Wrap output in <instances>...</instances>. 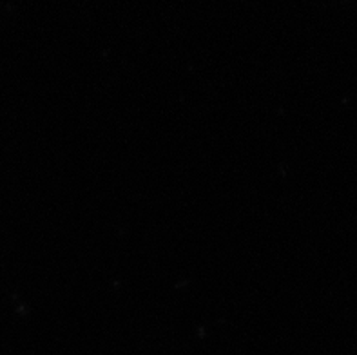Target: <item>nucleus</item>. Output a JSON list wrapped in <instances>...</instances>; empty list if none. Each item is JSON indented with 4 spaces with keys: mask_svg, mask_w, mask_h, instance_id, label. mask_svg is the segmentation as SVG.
<instances>
[]
</instances>
